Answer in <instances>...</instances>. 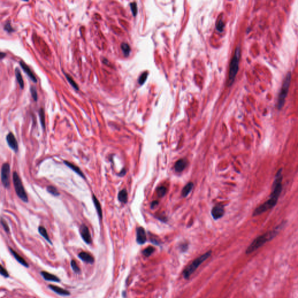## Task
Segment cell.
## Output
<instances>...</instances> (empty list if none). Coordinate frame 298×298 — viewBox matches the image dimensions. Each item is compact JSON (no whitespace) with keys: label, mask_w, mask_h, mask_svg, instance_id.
<instances>
[{"label":"cell","mask_w":298,"mask_h":298,"mask_svg":"<svg viewBox=\"0 0 298 298\" xmlns=\"http://www.w3.org/2000/svg\"><path fill=\"white\" fill-rule=\"evenodd\" d=\"M281 169L279 170L273 184V188L271 194L269 199H268L265 203L260 205L253 212V216H257L263 214L264 212L271 209L274 207L278 200V197L281 194L282 190V176L281 174Z\"/></svg>","instance_id":"cell-1"},{"label":"cell","mask_w":298,"mask_h":298,"mask_svg":"<svg viewBox=\"0 0 298 298\" xmlns=\"http://www.w3.org/2000/svg\"><path fill=\"white\" fill-rule=\"evenodd\" d=\"M278 232V230H275L269 231L262 235L258 236L247 248V249L246 250V253L247 255H249L254 252L266 242L271 240L272 238H274L277 235Z\"/></svg>","instance_id":"cell-2"},{"label":"cell","mask_w":298,"mask_h":298,"mask_svg":"<svg viewBox=\"0 0 298 298\" xmlns=\"http://www.w3.org/2000/svg\"><path fill=\"white\" fill-rule=\"evenodd\" d=\"M211 251H210L194 259L188 266L185 268L183 272L184 277L186 280H188L193 273L198 268V267L206 260H207L211 256Z\"/></svg>","instance_id":"cell-3"},{"label":"cell","mask_w":298,"mask_h":298,"mask_svg":"<svg viewBox=\"0 0 298 298\" xmlns=\"http://www.w3.org/2000/svg\"><path fill=\"white\" fill-rule=\"evenodd\" d=\"M240 48L239 47H237L235 51L234 56L231 60L230 66V71H229V77H228V84L230 86L232 84L234 81L236 75V73L239 68V62L240 59Z\"/></svg>","instance_id":"cell-4"},{"label":"cell","mask_w":298,"mask_h":298,"mask_svg":"<svg viewBox=\"0 0 298 298\" xmlns=\"http://www.w3.org/2000/svg\"><path fill=\"white\" fill-rule=\"evenodd\" d=\"M12 180L14 186L16 193V194L20 199L23 202L27 203L28 202V197L24 189L22 181L16 172H14L12 175Z\"/></svg>","instance_id":"cell-5"},{"label":"cell","mask_w":298,"mask_h":298,"mask_svg":"<svg viewBox=\"0 0 298 298\" xmlns=\"http://www.w3.org/2000/svg\"><path fill=\"white\" fill-rule=\"evenodd\" d=\"M291 80V72H289L287 73L286 76L284 81L283 85H282L281 90L280 91V94L278 96V109H281L284 105L285 98L288 94V92L289 90Z\"/></svg>","instance_id":"cell-6"},{"label":"cell","mask_w":298,"mask_h":298,"mask_svg":"<svg viewBox=\"0 0 298 298\" xmlns=\"http://www.w3.org/2000/svg\"><path fill=\"white\" fill-rule=\"evenodd\" d=\"M10 165L8 163L3 164L1 170V179L4 186L8 188L10 186Z\"/></svg>","instance_id":"cell-7"},{"label":"cell","mask_w":298,"mask_h":298,"mask_svg":"<svg viewBox=\"0 0 298 298\" xmlns=\"http://www.w3.org/2000/svg\"><path fill=\"white\" fill-rule=\"evenodd\" d=\"M6 140L9 147L15 153H17L18 151V143L14 135L11 132L9 133L7 136Z\"/></svg>","instance_id":"cell-8"},{"label":"cell","mask_w":298,"mask_h":298,"mask_svg":"<svg viewBox=\"0 0 298 298\" xmlns=\"http://www.w3.org/2000/svg\"><path fill=\"white\" fill-rule=\"evenodd\" d=\"M80 233L83 240L87 244L91 243L92 239L88 227L85 225H82L80 228Z\"/></svg>","instance_id":"cell-9"},{"label":"cell","mask_w":298,"mask_h":298,"mask_svg":"<svg viewBox=\"0 0 298 298\" xmlns=\"http://www.w3.org/2000/svg\"><path fill=\"white\" fill-rule=\"evenodd\" d=\"M147 240L146 234L144 229L142 227H139L136 229V241L140 244H144Z\"/></svg>","instance_id":"cell-10"},{"label":"cell","mask_w":298,"mask_h":298,"mask_svg":"<svg viewBox=\"0 0 298 298\" xmlns=\"http://www.w3.org/2000/svg\"><path fill=\"white\" fill-rule=\"evenodd\" d=\"M224 214V209L221 205L214 206L211 210V215L214 219H218L221 218Z\"/></svg>","instance_id":"cell-11"},{"label":"cell","mask_w":298,"mask_h":298,"mask_svg":"<svg viewBox=\"0 0 298 298\" xmlns=\"http://www.w3.org/2000/svg\"><path fill=\"white\" fill-rule=\"evenodd\" d=\"M19 64H20V65L21 68H22V69L23 70V71L27 74V75H28V76H29V77L31 79V80H32L33 82H34L36 83V82H37L36 78V77H35V76L34 75V74L33 73V72H32V70H30V69L29 68V66H28L25 63H24L23 61H20L19 62Z\"/></svg>","instance_id":"cell-12"},{"label":"cell","mask_w":298,"mask_h":298,"mask_svg":"<svg viewBox=\"0 0 298 298\" xmlns=\"http://www.w3.org/2000/svg\"><path fill=\"white\" fill-rule=\"evenodd\" d=\"M41 275L43 277V278L46 281L57 282H58L60 281V280L58 277H57V276H56L52 274H50V273H49L48 272H46V271H41Z\"/></svg>","instance_id":"cell-13"},{"label":"cell","mask_w":298,"mask_h":298,"mask_svg":"<svg viewBox=\"0 0 298 298\" xmlns=\"http://www.w3.org/2000/svg\"><path fill=\"white\" fill-rule=\"evenodd\" d=\"M64 163L67 167H68L69 168H70L72 170H73L74 172L78 173L80 177L85 179V176L84 175V173L82 172V171L81 170V169L78 166L75 165L74 164H73L70 162H68L67 161H64Z\"/></svg>","instance_id":"cell-14"},{"label":"cell","mask_w":298,"mask_h":298,"mask_svg":"<svg viewBox=\"0 0 298 298\" xmlns=\"http://www.w3.org/2000/svg\"><path fill=\"white\" fill-rule=\"evenodd\" d=\"M9 251H10L11 253L12 254V255L14 256V257H15V259L20 264H21L22 265L24 266L25 267H29V264L26 261V260H24L23 257H22L18 253H16V252H15L14 250H13L12 248H9Z\"/></svg>","instance_id":"cell-15"},{"label":"cell","mask_w":298,"mask_h":298,"mask_svg":"<svg viewBox=\"0 0 298 298\" xmlns=\"http://www.w3.org/2000/svg\"><path fill=\"white\" fill-rule=\"evenodd\" d=\"M187 165V161L184 159H180L178 160L175 164L174 168L175 170L177 172H181L183 171Z\"/></svg>","instance_id":"cell-16"},{"label":"cell","mask_w":298,"mask_h":298,"mask_svg":"<svg viewBox=\"0 0 298 298\" xmlns=\"http://www.w3.org/2000/svg\"><path fill=\"white\" fill-rule=\"evenodd\" d=\"M78 256L81 259H82V260H83L84 261H85L87 263L92 264L94 261V259L93 257L87 252H82L79 254Z\"/></svg>","instance_id":"cell-17"},{"label":"cell","mask_w":298,"mask_h":298,"mask_svg":"<svg viewBox=\"0 0 298 298\" xmlns=\"http://www.w3.org/2000/svg\"><path fill=\"white\" fill-rule=\"evenodd\" d=\"M93 203H94V205L95 206V208L96 209V211L97 212V214L99 216V218H100V219H102L103 218V211H102V207H101V205L100 203V202H99L98 200L97 199V197L95 196V195H93Z\"/></svg>","instance_id":"cell-18"},{"label":"cell","mask_w":298,"mask_h":298,"mask_svg":"<svg viewBox=\"0 0 298 298\" xmlns=\"http://www.w3.org/2000/svg\"><path fill=\"white\" fill-rule=\"evenodd\" d=\"M48 287L50 288L52 291H53L54 292L57 293L58 295H62V296H68L70 295V293L69 291H68L64 289H62L59 286L50 285L48 286Z\"/></svg>","instance_id":"cell-19"},{"label":"cell","mask_w":298,"mask_h":298,"mask_svg":"<svg viewBox=\"0 0 298 298\" xmlns=\"http://www.w3.org/2000/svg\"><path fill=\"white\" fill-rule=\"evenodd\" d=\"M118 198L119 202L123 203H127L128 202V193L126 189H122L119 193Z\"/></svg>","instance_id":"cell-20"},{"label":"cell","mask_w":298,"mask_h":298,"mask_svg":"<svg viewBox=\"0 0 298 298\" xmlns=\"http://www.w3.org/2000/svg\"><path fill=\"white\" fill-rule=\"evenodd\" d=\"M193 186L194 185L192 182H189L184 186L182 190V195L184 197H186L189 195L190 192L193 189Z\"/></svg>","instance_id":"cell-21"},{"label":"cell","mask_w":298,"mask_h":298,"mask_svg":"<svg viewBox=\"0 0 298 298\" xmlns=\"http://www.w3.org/2000/svg\"><path fill=\"white\" fill-rule=\"evenodd\" d=\"M38 231H39V234L48 242L50 244H52V242L50 240V239H49V236L48 235V233H47V231L46 230V229L43 227V226H40L39 228H38Z\"/></svg>","instance_id":"cell-22"},{"label":"cell","mask_w":298,"mask_h":298,"mask_svg":"<svg viewBox=\"0 0 298 298\" xmlns=\"http://www.w3.org/2000/svg\"><path fill=\"white\" fill-rule=\"evenodd\" d=\"M15 76H16L17 81H18V82L20 88L22 89H23L24 88V82H23V78H22V77L20 71V70L18 68H16V70H15Z\"/></svg>","instance_id":"cell-23"},{"label":"cell","mask_w":298,"mask_h":298,"mask_svg":"<svg viewBox=\"0 0 298 298\" xmlns=\"http://www.w3.org/2000/svg\"><path fill=\"white\" fill-rule=\"evenodd\" d=\"M122 50L125 56H128L131 52V47L129 45L126 43H122L121 45Z\"/></svg>","instance_id":"cell-24"},{"label":"cell","mask_w":298,"mask_h":298,"mask_svg":"<svg viewBox=\"0 0 298 298\" xmlns=\"http://www.w3.org/2000/svg\"><path fill=\"white\" fill-rule=\"evenodd\" d=\"M47 190L48 193L53 194V196H58L60 195V193L57 189V188L53 186H48L47 187Z\"/></svg>","instance_id":"cell-25"},{"label":"cell","mask_w":298,"mask_h":298,"mask_svg":"<svg viewBox=\"0 0 298 298\" xmlns=\"http://www.w3.org/2000/svg\"><path fill=\"white\" fill-rule=\"evenodd\" d=\"M155 251V249L152 246H148V247L146 248L143 251V255L146 257H148L150 256Z\"/></svg>","instance_id":"cell-26"},{"label":"cell","mask_w":298,"mask_h":298,"mask_svg":"<svg viewBox=\"0 0 298 298\" xmlns=\"http://www.w3.org/2000/svg\"><path fill=\"white\" fill-rule=\"evenodd\" d=\"M156 193L159 197L164 196L167 193V188L164 186H160L157 189Z\"/></svg>","instance_id":"cell-27"},{"label":"cell","mask_w":298,"mask_h":298,"mask_svg":"<svg viewBox=\"0 0 298 298\" xmlns=\"http://www.w3.org/2000/svg\"><path fill=\"white\" fill-rule=\"evenodd\" d=\"M39 116L41 127L43 129H45V115L43 108H40L39 111Z\"/></svg>","instance_id":"cell-28"},{"label":"cell","mask_w":298,"mask_h":298,"mask_svg":"<svg viewBox=\"0 0 298 298\" xmlns=\"http://www.w3.org/2000/svg\"><path fill=\"white\" fill-rule=\"evenodd\" d=\"M65 75L68 80V81L69 82V83L72 86V87L75 89L76 90H79V87L78 86V85L76 83V82L74 81V80L69 75V74H65Z\"/></svg>","instance_id":"cell-29"},{"label":"cell","mask_w":298,"mask_h":298,"mask_svg":"<svg viewBox=\"0 0 298 298\" xmlns=\"http://www.w3.org/2000/svg\"><path fill=\"white\" fill-rule=\"evenodd\" d=\"M0 274L5 278H8L9 276L7 270L1 264H0Z\"/></svg>","instance_id":"cell-30"},{"label":"cell","mask_w":298,"mask_h":298,"mask_svg":"<svg viewBox=\"0 0 298 298\" xmlns=\"http://www.w3.org/2000/svg\"><path fill=\"white\" fill-rule=\"evenodd\" d=\"M147 74H148V73L147 72H145L141 74V76L140 77V78L139 79V83L140 85H143L144 83V82L146 81V79H147V77L148 75Z\"/></svg>","instance_id":"cell-31"},{"label":"cell","mask_w":298,"mask_h":298,"mask_svg":"<svg viewBox=\"0 0 298 298\" xmlns=\"http://www.w3.org/2000/svg\"><path fill=\"white\" fill-rule=\"evenodd\" d=\"M71 267L73 269V270L77 272V273H78L80 272V268L79 267V266L78 265L77 263H76V261L74 260H72L71 261Z\"/></svg>","instance_id":"cell-32"},{"label":"cell","mask_w":298,"mask_h":298,"mask_svg":"<svg viewBox=\"0 0 298 298\" xmlns=\"http://www.w3.org/2000/svg\"><path fill=\"white\" fill-rule=\"evenodd\" d=\"M30 93H31V95H32V98H33V100L35 102H36L37 100V91L36 89H35V87H32L30 88Z\"/></svg>","instance_id":"cell-33"},{"label":"cell","mask_w":298,"mask_h":298,"mask_svg":"<svg viewBox=\"0 0 298 298\" xmlns=\"http://www.w3.org/2000/svg\"><path fill=\"white\" fill-rule=\"evenodd\" d=\"M0 221H1V225L4 228V230H5V231L7 233H9V227L7 224V222L3 219V218H1V220H0Z\"/></svg>","instance_id":"cell-34"},{"label":"cell","mask_w":298,"mask_h":298,"mask_svg":"<svg viewBox=\"0 0 298 298\" xmlns=\"http://www.w3.org/2000/svg\"><path fill=\"white\" fill-rule=\"evenodd\" d=\"M130 7H131V11H132V12L133 16H135L137 12V8L136 3H131Z\"/></svg>","instance_id":"cell-35"},{"label":"cell","mask_w":298,"mask_h":298,"mask_svg":"<svg viewBox=\"0 0 298 298\" xmlns=\"http://www.w3.org/2000/svg\"><path fill=\"white\" fill-rule=\"evenodd\" d=\"M223 27H224V24H223V22L222 20H219L217 24V28L219 32H222L223 29Z\"/></svg>","instance_id":"cell-36"},{"label":"cell","mask_w":298,"mask_h":298,"mask_svg":"<svg viewBox=\"0 0 298 298\" xmlns=\"http://www.w3.org/2000/svg\"><path fill=\"white\" fill-rule=\"evenodd\" d=\"M4 29H5L7 32H9V33H11V32H14V29L12 28V27L11 26V23H6V24H5V26H4Z\"/></svg>","instance_id":"cell-37"},{"label":"cell","mask_w":298,"mask_h":298,"mask_svg":"<svg viewBox=\"0 0 298 298\" xmlns=\"http://www.w3.org/2000/svg\"><path fill=\"white\" fill-rule=\"evenodd\" d=\"M158 201H156V200L153 201L151 203V208H152V209L154 208L156 206H157L158 205Z\"/></svg>","instance_id":"cell-38"},{"label":"cell","mask_w":298,"mask_h":298,"mask_svg":"<svg viewBox=\"0 0 298 298\" xmlns=\"http://www.w3.org/2000/svg\"><path fill=\"white\" fill-rule=\"evenodd\" d=\"M6 56V54L4 53H2V52H0V60H2Z\"/></svg>","instance_id":"cell-39"}]
</instances>
